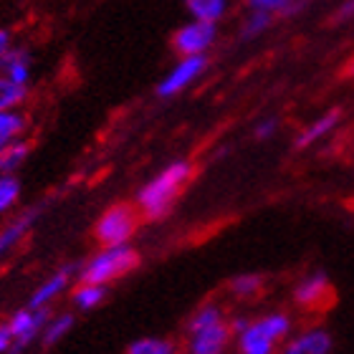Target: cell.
Returning <instances> with one entry per match:
<instances>
[{
  "instance_id": "7",
  "label": "cell",
  "mask_w": 354,
  "mask_h": 354,
  "mask_svg": "<svg viewBox=\"0 0 354 354\" xmlns=\"http://www.w3.org/2000/svg\"><path fill=\"white\" fill-rule=\"evenodd\" d=\"M218 38V28L210 21H195L183 26L180 30H175L172 36V48L180 56H195V53H205Z\"/></svg>"
},
{
  "instance_id": "10",
  "label": "cell",
  "mask_w": 354,
  "mask_h": 354,
  "mask_svg": "<svg viewBox=\"0 0 354 354\" xmlns=\"http://www.w3.org/2000/svg\"><path fill=\"white\" fill-rule=\"evenodd\" d=\"M329 288H332V283H329L326 271H322V268H319V271H311L294 286V301L299 304V306H304V309H314V306H319L322 301H326Z\"/></svg>"
},
{
  "instance_id": "28",
  "label": "cell",
  "mask_w": 354,
  "mask_h": 354,
  "mask_svg": "<svg viewBox=\"0 0 354 354\" xmlns=\"http://www.w3.org/2000/svg\"><path fill=\"white\" fill-rule=\"evenodd\" d=\"M13 352V332H10V324H0V354H10Z\"/></svg>"
},
{
  "instance_id": "17",
  "label": "cell",
  "mask_w": 354,
  "mask_h": 354,
  "mask_svg": "<svg viewBox=\"0 0 354 354\" xmlns=\"http://www.w3.org/2000/svg\"><path fill=\"white\" fill-rule=\"evenodd\" d=\"M185 8H187V13H190L195 21L218 23L223 15H225L228 0H185Z\"/></svg>"
},
{
  "instance_id": "29",
  "label": "cell",
  "mask_w": 354,
  "mask_h": 354,
  "mask_svg": "<svg viewBox=\"0 0 354 354\" xmlns=\"http://www.w3.org/2000/svg\"><path fill=\"white\" fill-rule=\"evenodd\" d=\"M309 0H286V6L281 8L279 15H283V18H288V15H296V13H301L304 6H306Z\"/></svg>"
},
{
  "instance_id": "3",
  "label": "cell",
  "mask_w": 354,
  "mask_h": 354,
  "mask_svg": "<svg viewBox=\"0 0 354 354\" xmlns=\"http://www.w3.org/2000/svg\"><path fill=\"white\" fill-rule=\"evenodd\" d=\"M137 266H140V253L134 251L129 243L102 245L86 263L79 266V281L109 286L117 279L132 273Z\"/></svg>"
},
{
  "instance_id": "1",
  "label": "cell",
  "mask_w": 354,
  "mask_h": 354,
  "mask_svg": "<svg viewBox=\"0 0 354 354\" xmlns=\"http://www.w3.org/2000/svg\"><path fill=\"white\" fill-rule=\"evenodd\" d=\"M192 177V162L187 160H175L165 170L157 172L149 183H145L137 192V207L147 221H160L170 213L177 203L180 192Z\"/></svg>"
},
{
  "instance_id": "2",
  "label": "cell",
  "mask_w": 354,
  "mask_h": 354,
  "mask_svg": "<svg viewBox=\"0 0 354 354\" xmlns=\"http://www.w3.org/2000/svg\"><path fill=\"white\" fill-rule=\"evenodd\" d=\"M291 317L283 311H268L263 317L251 319L236 334V344L241 354H276L281 342L291 337Z\"/></svg>"
},
{
  "instance_id": "24",
  "label": "cell",
  "mask_w": 354,
  "mask_h": 354,
  "mask_svg": "<svg viewBox=\"0 0 354 354\" xmlns=\"http://www.w3.org/2000/svg\"><path fill=\"white\" fill-rule=\"evenodd\" d=\"M225 319V311L223 306L218 304H203L190 319H187V326H185V332H190V329H198V326H207V324H215V322H223Z\"/></svg>"
},
{
  "instance_id": "19",
  "label": "cell",
  "mask_w": 354,
  "mask_h": 354,
  "mask_svg": "<svg viewBox=\"0 0 354 354\" xmlns=\"http://www.w3.org/2000/svg\"><path fill=\"white\" fill-rule=\"evenodd\" d=\"M71 329H74V314H59V317H51L44 326L41 342H44L46 347H53V344H59Z\"/></svg>"
},
{
  "instance_id": "14",
  "label": "cell",
  "mask_w": 354,
  "mask_h": 354,
  "mask_svg": "<svg viewBox=\"0 0 354 354\" xmlns=\"http://www.w3.org/2000/svg\"><path fill=\"white\" fill-rule=\"evenodd\" d=\"M106 296H109V286L79 281V286L71 291V301H74V306L79 311H91V309H96V306H102Z\"/></svg>"
},
{
  "instance_id": "18",
  "label": "cell",
  "mask_w": 354,
  "mask_h": 354,
  "mask_svg": "<svg viewBox=\"0 0 354 354\" xmlns=\"http://www.w3.org/2000/svg\"><path fill=\"white\" fill-rule=\"evenodd\" d=\"M28 127V119L23 117L21 111H0V147L8 145V142L18 140Z\"/></svg>"
},
{
  "instance_id": "16",
  "label": "cell",
  "mask_w": 354,
  "mask_h": 354,
  "mask_svg": "<svg viewBox=\"0 0 354 354\" xmlns=\"http://www.w3.org/2000/svg\"><path fill=\"white\" fill-rule=\"evenodd\" d=\"M296 342L301 344V349L306 354H332L334 349V339L332 334L326 332L324 326H311V329H304Z\"/></svg>"
},
{
  "instance_id": "5",
  "label": "cell",
  "mask_w": 354,
  "mask_h": 354,
  "mask_svg": "<svg viewBox=\"0 0 354 354\" xmlns=\"http://www.w3.org/2000/svg\"><path fill=\"white\" fill-rule=\"evenodd\" d=\"M51 319V311L48 306L44 309H33V306H26V309H18L10 317V332H13V352L10 354H21L33 344V342L44 334L46 322Z\"/></svg>"
},
{
  "instance_id": "32",
  "label": "cell",
  "mask_w": 354,
  "mask_h": 354,
  "mask_svg": "<svg viewBox=\"0 0 354 354\" xmlns=\"http://www.w3.org/2000/svg\"><path fill=\"white\" fill-rule=\"evenodd\" d=\"M10 48V30L0 28V53H6Z\"/></svg>"
},
{
  "instance_id": "31",
  "label": "cell",
  "mask_w": 354,
  "mask_h": 354,
  "mask_svg": "<svg viewBox=\"0 0 354 354\" xmlns=\"http://www.w3.org/2000/svg\"><path fill=\"white\" fill-rule=\"evenodd\" d=\"M281 354H306V352H304L301 344H299L296 337H294V339H286V344L281 347Z\"/></svg>"
},
{
  "instance_id": "20",
  "label": "cell",
  "mask_w": 354,
  "mask_h": 354,
  "mask_svg": "<svg viewBox=\"0 0 354 354\" xmlns=\"http://www.w3.org/2000/svg\"><path fill=\"white\" fill-rule=\"evenodd\" d=\"M127 354H177V344L165 337H142L127 347Z\"/></svg>"
},
{
  "instance_id": "12",
  "label": "cell",
  "mask_w": 354,
  "mask_h": 354,
  "mask_svg": "<svg viewBox=\"0 0 354 354\" xmlns=\"http://www.w3.org/2000/svg\"><path fill=\"white\" fill-rule=\"evenodd\" d=\"M38 221V207H30L26 213H21L15 221H10L6 228L0 230V259L10 253L15 245L21 243L23 238L28 236V230L33 228V223Z\"/></svg>"
},
{
  "instance_id": "13",
  "label": "cell",
  "mask_w": 354,
  "mask_h": 354,
  "mask_svg": "<svg viewBox=\"0 0 354 354\" xmlns=\"http://www.w3.org/2000/svg\"><path fill=\"white\" fill-rule=\"evenodd\" d=\"M339 117H342L339 109H332V111H326V114H322L317 122H311V124L306 127V129H304L299 137H296L294 147L296 149H306V147H311V145H317L319 140H324L326 134H329L334 127L339 124Z\"/></svg>"
},
{
  "instance_id": "15",
  "label": "cell",
  "mask_w": 354,
  "mask_h": 354,
  "mask_svg": "<svg viewBox=\"0 0 354 354\" xmlns=\"http://www.w3.org/2000/svg\"><path fill=\"white\" fill-rule=\"evenodd\" d=\"M28 155H30L28 140H21V137H18V140L3 145V147H0V172L15 175V172L23 167V162L28 160Z\"/></svg>"
},
{
  "instance_id": "25",
  "label": "cell",
  "mask_w": 354,
  "mask_h": 354,
  "mask_svg": "<svg viewBox=\"0 0 354 354\" xmlns=\"http://www.w3.org/2000/svg\"><path fill=\"white\" fill-rule=\"evenodd\" d=\"M271 23H273V13H268V10H251V15L243 21L241 38H243V41H251V38L261 36L263 30H268Z\"/></svg>"
},
{
  "instance_id": "33",
  "label": "cell",
  "mask_w": 354,
  "mask_h": 354,
  "mask_svg": "<svg viewBox=\"0 0 354 354\" xmlns=\"http://www.w3.org/2000/svg\"><path fill=\"white\" fill-rule=\"evenodd\" d=\"M347 74H352V76H354V59L347 64Z\"/></svg>"
},
{
  "instance_id": "4",
  "label": "cell",
  "mask_w": 354,
  "mask_h": 354,
  "mask_svg": "<svg viewBox=\"0 0 354 354\" xmlns=\"http://www.w3.org/2000/svg\"><path fill=\"white\" fill-rule=\"evenodd\" d=\"M137 228H140V207L117 203L106 207L102 218L96 221L94 238L99 241V245H122L132 241Z\"/></svg>"
},
{
  "instance_id": "22",
  "label": "cell",
  "mask_w": 354,
  "mask_h": 354,
  "mask_svg": "<svg viewBox=\"0 0 354 354\" xmlns=\"http://www.w3.org/2000/svg\"><path fill=\"white\" fill-rule=\"evenodd\" d=\"M26 96H28V88L23 84H15L8 76H0V111L18 106L21 102H26Z\"/></svg>"
},
{
  "instance_id": "21",
  "label": "cell",
  "mask_w": 354,
  "mask_h": 354,
  "mask_svg": "<svg viewBox=\"0 0 354 354\" xmlns=\"http://www.w3.org/2000/svg\"><path fill=\"white\" fill-rule=\"evenodd\" d=\"M228 288L236 299H253L263 288V276H259V273H241V276L230 279Z\"/></svg>"
},
{
  "instance_id": "27",
  "label": "cell",
  "mask_w": 354,
  "mask_h": 354,
  "mask_svg": "<svg viewBox=\"0 0 354 354\" xmlns=\"http://www.w3.org/2000/svg\"><path fill=\"white\" fill-rule=\"evenodd\" d=\"M286 6V0H248L251 10H268V13H279Z\"/></svg>"
},
{
  "instance_id": "30",
  "label": "cell",
  "mask_w": 354,
  "mask_h": 354,
  "mask_svg": "<svg viewBox=\"0 0 354 354\" xmlns=\"http://www.w3.org/2000/svg\"><path fill=\"white\" fill-rule=\"evenodd\" d=\"M354 15V0H347L344 6L337 10V15H334V21L337 23H342V21H347V18H352Z\"/></svg>"
},
{
  "instance_id": "8",
  "label": "cell",
  "mask_w": 354,
  "mask_h": 354,
  "mask_svg": "<svg viewBox=\"0 0 354 354\" xmlns=\"http://www.w3.org/2000/svg\"><path fill=\"white\" fill-rule=\"evenodd\" d=\"M233 339L230 322H215V324L198 326L187 332V354H223Z\"/></svg>"
},
{
  "instance_id": "11",
  "label": "cell",
  "mask_w": 354,
  "mask_h": 354,
  "mask_svg": "<svg viewBox=\"0 0 354 354\" xmlns=\"http://www.w3.org/2000/svg\"><path fill=\"white\" fill-rule=\"evenodd\" d=\"M0 76H8L15 84H28L30 79V51L23 46H10L0 53Z\"/></svg>"
},
{
  "instance_id": "9",
  "label": "cell",
  "mask_w": 354,
  "mask_h": 354,
  "mask_svg": "<svg viewBox=\"0 0 354 354\" xmlns=\"http://www.w3.org/2000/svg\"><path fill=\"white\" fill-rule=\"evenodd\" d=\"M74 276H79V266L66 263L61 271H56L53 276H48V279H46L44 283L33 291V294H30L28 306H33V309H44V306H48L53 299H59V296L66 291Z\"/></svg>"
},
{
  "instance_id": "23",
  "label": "cell",
  "mask_w": 354,
  "mask_h": 354,
  "mask_svg": "<svg viewBox=\"0 0 354 354\" xmlns=\"http://www.w3.org/2000/svg\"><path fill=\"white\" fill-rule=\"evenodd\" d=\"M21 198V180L10 172H0V215L8 213Z\"/></svg>"
},
{
  "instance_id": "6",
  "label": "cell",
  "mask_w": 354,
  "mask_h": 354,
  "mask_svg": "<svg viewBox=\"0 0 354 354\" xmlns=\"http://www.w3.org/2000/svg\"><path fill=\"white\" fill-rule=\"evenodd\" d=\"M207 68V56L205 53H195V56H183L177 61L175 68L165 76L162 82L157 84V96L162 99H172V96L183 94L185 88L190 86L203 71Z\"/></svg>"
},
{
  "instance_id": "26",
  "label": "cell",
  "mask_w": 354,
  "mask_h": 354,
  "mask_svg": "<svg viewBox=\"0 0 354 354\" xmlns=\"http://www.w3.org/2000/svg\"><path fill=\"white\" fill-rule=\"evenodd\" d=\"M276 129H279V119L276 117L263 119V122L256 124V140H271L273 134H276Z\"/></svg>"
}]
</instances>
